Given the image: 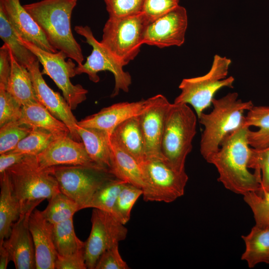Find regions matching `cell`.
Returning a JSON list of instances; mask_svg holds the SVG:
<instances>
[{
	"label": "cell",
	"mask_w": 269,
	"mask_h": 269,
	"mask_svg": "<svg viewBox=\"0 0 269 269\" xmlns=\"http://www.w3.org/2000/svg\"><path fill=\"white\" fill-rule=\"evenodd\" d=\"M170 104L163 95H156L153 104L139 115L145 144V160H164L161 152V143L166 115Z\"/></svg>",
	"instance_id": "cell-17"
},
{
	"label": "cell",
	"mask_w": 269,
	"mask_h": 269,
	"mask_svg": "<svg viewBox=\"0 0 269 269\" xmlns=\"http://www.w3.org/2000/svg\"><path fill=\"white\" fill-rule=\"evenodd\" d=\"M0 37L7 45L15 59L22 66L27 68L37 60L36 56L21 43L1 6Z\"/></svg>",
	"instance_id": "cell-29"
},
{
	"label": "cell",
	"mask_w": 269,
	"mask_h": 269,
	"mask_svg": "<svg viewBox=\"0 0 269 269\" xmlns=\"http://www.w3.org/2000/svg\"><path fill=\"white\" fill-rule=\"evenodd\" d=\"M6 171L21 213L34 210L43 200H48L60 192L55 177L48 168L39 167L35 156L26 155Z\"/></svg>",
	"instance_id": "cell-5"
},
{
	"label": "cell",
	"mask_w": 269,
	"mask_h": 269,
	"mask_svg": "<svg viewBox=\"0 0 269 269\" xmlns=\"http://www.w3.org/2000/svg\"><path fill=\"white\" fill-rule=\"evenodd\" d=\"M21 43L30 50L43 66L42 74L49 76L62 91L63 96L72 110L87 99L88 90L80 84L74 85L70 78L74 77L75 64L61 51L56 53L44 50L19 37Z\"/></svg>",
	"instance_id": "cell-10"
},
{
	"label": "cell",
	"mask_w": 269,
	"mask_h": 269,
	"mask_svg": "<svg viewBox=\"0 0 269 269\" xmlns=\"http://www.w3.org/2000/svg\"><path fill=\"white\" fill-rule=\"evenodd\" d=\"M244 126L259 128L256 131L250 129L248 131V140L250 146L256 149L269 147V106H253L245 117Z\"/></svg>",
	"instance_id": "cell-28"
},
{
	"label": "cell",
	"mask_w": 269,
	"mask_h": 269,
	"mask_svg": "<svg viewBox=\"0 0 269 269\" xmlns=\"http://www.w3.org/2000/svg\"><path fill=\"white\" fill-rule=\"evenodd\" d=\"M249 128L243 125L229 134L208 161L216 167L218 180L226 189L243 195L261 189V175L249 170L251 151L248 140Z\"/></svg>",
	"instance_id": "cell-1"
},
{
	"label": "cell",
	"mask_w": 269,
	"mask_h": 269,
	"mask_svg": "<svg viewBox=\"0 0 269 269\" xmlns=\"http://www.w3.org/2000/svg\"><path fill=\"white\" fill-rule=\"evenodd\" d=\"M110 137L139 164L145 160V144L139 116L131 118L120 124Z\"/></svg>",
	"instance_id": "cell-23"
},
{
	"label": "cell",
	"mask_w": 269,
	"mask_h": 269,
	"mask_svg": "<svg viewBox=\"0 0 269 269\" xmlns=\"http://www.w3.org/2000/svg\"><path fill=\"white\" fill-rule=\"evenodd\" d=\"M242 237L246 248L241 259L247 263L250 268L261 263L269 264V227L255 225L249 234Z\"/></svg>",
	"instance_id": "cell-27"
},
{
	"label": "cell",
	"mask_w": 269,
	"mask_h": 269,
	"mask_svg": "<svg viewBox=\"0 0 269 269\" xmlns=\"http://www.w3.org/2000/svg\"><path fill=\"white\" fill-rule=\"evenodd\" d=\"M35 156L40 169L57 165H84L105 170L92 160L82 141H76L70 135L54 138Z\"/></svg>",
	"instance_id": "cell-14"
},
{
	"label": "cell",
	"mask_w": 269,
	"mask_h": 269,
	"mask_svg": "<svg viewBox=\"0 0 269 269\" xmlns=\"http://www.w3.org/2000/svg\"><path fill=\"white\" fill-rule=\"evenodd\" d=\"M18 121L21 124L31 128H38L49 132L54 138L70 135V131L67 126L52 115L38 101L22 106Z\"/></svg>",
	"instance_id": "cell-22"
},
{
	"label": "cell",
	"mask_w": 269,
	"mask_h": 269,
	"mask_svg": "<svg viewBox=\"0 0 269 269\" xmlns=\"http://www.w3.org/2000/svg\"><path fill=\"white\" fill-rule=\"evenodd\" d=\"M127 263L122 259L119 244L106 250L98 259L95 269H128Z\"/></svg>",
	"instance_id": "cell-41"
},
{
	"label": "cell",
	"mask_w": 269,
	"mask_h": 269,
	"mask_svg": "<svg viewBox=\"0 0 269 269\" xmlns=\"http://www.w3.org/2000/svg\"><path fill=\"white\" fill-rule=\"evenodd\" d=\"M213 109L203 113L198 118L204 127L200 140V153L208 162L219 150L224 139L231 133L244 125V113L254 106L251 101H243L238 94L229 93L220 99L214 98Z\"/></svg>",
	"instance_id": "cell-3"
},
{
	"label": "cell",
	"mask_w": 269,
	"mask_h": 269,
	"mask_svg": "<svg viewBox=\"0 0 269 269\" xmlns=\"http://www.w3.org/2000/svg\"><path fill=\"white\" fill-rule=\"evenodd\" d=\"M53 225L43 217L37 209L31 213L29 228L31 233L35 254L36 269H55L57 256L53 237Z\"/></svg>",
	"instance_id": "cell-20"
},
{
	"label": "cell",
	"mask_w": 269,
	"mask_h": 269,
	"mask_svg": "<svg viewBox=\"0 0 269 269\" xmlns=\"http://www.w3.org/2000/svg\"><path fill=\"white\" fill-rule=\"evenodd\" d=\"M110 172L118 179L143 189L145 182L143 173L137 161L125 151L110 136Z\"/></svg>",
	"instance_id": "cell-21"
},
{
	"label": "cell",
	"mask_w": 269,
	"mask_h": 269,
	"mask_svg": "<svg viewBox=\"0 0 269 269\" xmlns=\"http://www.w3.org/2000/svg\"><path fill=\"white\" fill-rule=\"evenodd\" d=\"M179 2V0H143L142 12L150 23L176 7Z\"/></svg>",
	"instance_id": "cell-40"
},
{
	"label": "cell",
	"mask_w": 269,
	"mask_h": 269,
	"mask_svg": "<svg viewBox=\"0 0 269 269\" xmlns=\"http://www.w3.org/2000/svg\"><path fill=\"white\" fill-rule=\"evenodd\" d=\"M73 218L53 225V237L55 247L59 255L75 253L85 248V243L76 236Z\"/></svg>",
	"instance_id": "cell-30"
},
{
	"label": "cell",
	"mask_w": 269,
	"mask_h": 269,
	"mask_svg": "<svg viewBox=\"0 0 269 269\" xmlns=\"http://www.w3.org/2000/svg\"><path fill=\"white\" fill-rule=\"evenodd\" d=\"M54 139L53 135L48 131L32 128L29 134L18 143L12 150L26 155H37L43 151Z\"/></svg>",
	"instance_id": "cell-34"
},
{
	"label": "cell",
	"mask_w": 269,
	"mask_h": 269,
	"mask_svg": "<svg viewBox=\"0 0 269 269\" xmlns=\"http://www.w3.org/2000/svg\"><path fill=\"white\" fill-rule=\"evenodd\" d=\"M109 17L116 18L142 12L143 0H104Z\"/></svg>",
	"instance_id": "cell-38"
},
{
	"label": "cell",
	"mask_w": 269,
	"mask_h": 269,
	"mask_svg": "<svg viewBox=\"0 0 269 269\" xmlns=\"http://www.w3.org/2000/svg\"><path fill=\"white\" fill-rule=\"evenodd\" d=\"M142 194V189L126 183L119 195L112 214L125 225L130 219L134 205Z\"/></svg>",
	"instance_id": "cell-33"
},
{
	"label": "cell",
	"mask_w": 269,
	"mask_h": 269,
	"mask_svg": "<svg viewBox=\"0 0 269 269\" xmlns=\"http://www.w3.org/2000/svg\"><path fill=\"white\" fill-rule=\"evenodd\" d=\"M149 23L142 12L124 17H109L103 29L101 42L125 66L139 53Z\"/></svg>",
	"instance_id": "cell-7"
},
{
	"label": "cell",
	"mask_w": 269,
	"mask_h": 269,
	"mask_svg": "<svg viewBox=\"0 0 269 269\" xmlns=\"http://www.w3.org/2000/svg\"><path fill=\"white\" fill-rule=\"evenodd\" d=\"M11 261L10 253L3 242L0 243V269H6Z\"/></svg>",
	"instance_id": "cell-45"
},
{
	"label": "cell",
	"mask_w": 269,
	"mask_h": 269,
	"mask_svg": "<svg viewBox=\"0 0 269 269\" xmlns=\"http://www.w3.org/2000/svg\"><path fill=\"white\" fill-rule=\"evenodd\" d=\"M197 115L188 105L171 103L167 111L161 143L164 161L178 173L186 172V158L196 134Z\"/></svg>",
	"instance_id": "cell-4"
},
{
	"label": "cell",
	"mask_w": 269,
	"mask_h": 269,
	"mask_svg": "<svg viewBox=\"0 0 269 269\" xmlns=\"http://www.w3.org/2000/svg\"><path fill=\"white\" fill-rule=\"evenodd\" d=\"M22 106L6 91L0 86V127L12 121L19 119Z\"/></svg>",
	"instance_id": "cell-39"
},
{
	"label": "cell",
	"mask_w": 269,
	"mask_h": 269,
	"mask_svg": "<svg viewBox=\"0 0 269 269\" xmlns=\"http://www.w3.org/2000/svg\"><path fill=\"white\" fill-rule=\"evenodd\" d=\"M11 69L10 50L4 43L0 48V86L6 87Z\"/></svg>",
	"instance_id": "cell-43"
},
{
	"label": "cell",
	"mask_w": 269,
	"mask_h": 269,
	"mask_svg": "<svg viewBox=\"0 0 269 269\" xmlns=\"http://www.w3.org/2000/svg\"><path fill=\"white\" fill-rule=\"evenodd\" d=\"M10 57L11 69L6 91L22 106L38 101L28 69L17 61L11 51Z\"/></svg>",
	"instance_id": "cell-26"
},
{
	"label": "cell",
	"mask_w": 269,
	"mask_h": 269,
	"mask_svg": "<svg viewBox=\"0 0 269 269\" xmlns=\"http://www.w3.org/2000/svg\"><path fill=\"white\" fill-rule=\"evenodd\" d=\"M248 167L261 177V189L258 193L269 191V147L256 149L251 147Z\"/></svg>",
	"instance_id": "cell-37"
},
{
	"label": "cell",
	"mask_w": 269,
	"mask_h": 269,
	"mask_svg": "<svg viewBox=\"0 0 269 269\" xmlns=\"http://www.w3.org/2000/svg\"><path fill=\"white\" fill-rule=\"evenodd\" d=\"M33 211L21 213L12 225L9 237L2 242L16 269H36L34 246L29 228V216Z\"/></svg>",
	"instance_id": "cell-18"
},
{
	"label": "cell",
	"mask_w": 269,
	"mask_h": 269,
	"mask_svg": "<svg viewBox=\"0 0 269 269\" xmlns=\"http://www.w3.org/2000/svg\"><path fill=\"white\" fill-rule=\"evenodd\" d=\"M85 248L68 255H57L55 269H86Z\"/></svg>",
	"instance_id": "cell-42"
},
{
	"label": "cell",
	"mask_w": 269,
	"mask_h": 269,
	"mask_svg": "<svg viewBox=\"0 0 269 269\" xmlns=\"http://www.w3.org/2000/svg\"><path fill=\"white\" fill-rule=\"evenodd\" d=\"M39 63L37 59L27 68L37 101L67 126L70 131V136L72 138L82 141L77 133L78 121L73 114L72 109L64 97L54 91L47 84L40 70Z\"/></svg>",
	"instance_id": "cell-15"
},
{
	"label": "cell",
	"mask_w": 269,
	"mask_h": 269,
	"mask_svg": "<svg viewBox=\"0 0 269 269\" xmlns=\"http://www.w3.org/2000/svg\"><path fill=\"white\" fill-rule=\"evenodd\" d=\"M26 155L19 152L10 151L1 153L0 155V175L10 167L21 161Z\"/></svg>",
	"instance_id": "cell-44"
},
{
	"label": "cell",
	"mask_w": 269,
	"mask_h": 269,
	"mask_svg": "<svg viewBox=\"0 0 269 269\" xmlns=\"http://www.w3.org/2000/svg\"><path fill=\"white\" fill-rule=\"evenodd\" d=\"M77 2V0H42L23 6L41 29L49 43L80 65L84 56L71 26V15Z\"/></svg>",
	"instance_id": "cell-2"
},
{
	"label": "cell",
	"mask_w": 269,
	"mask_h": 269,
	"mask_svg": "<svg viewBox=\"0 0 269 269\" xmlns=\"http://www.w3.org/2000/svg\"><path fill=\"white\" fill-rule=\"evenodd\" d=\"M187 25V11L179 5L148 24L144 34L143 44L160 48L180 46L184 42Z\"/></svg>",
	"instance_id": "cell-13"
},
{
	"label": "cell",
	"mask_w": 269,
	"mask_h": 269,
	"mask_svg": "<svg viewBox=\"0 0 269 269\" xmlns=\"http://www.w3.org/2000/svg\"><path fill=\"white\" fill-rule=\"evenodd\" d=\"M0 128V154L13 150L32 129L18 120L7 122Z\"/></svg>",
	"instance_id": "cell-35"
},
{
	"label": "cell",
	"mask_w": 269,
	"mask_h": 269,
	"mask_svg": "<svg viewBox=\"0 0 269 269\" xmlns=\"http://www.w3.org/2000/svg\"><path fill=\"white\" fill-rule=\"evenodd\" d=\"M155 100V96L137 102L116 103L78 121V125L99 129L111 135L118 125L131 118L140 115Z\"/></svg>",
	"instance_id": "cell-16"
},
{
	"label": "cell",
	"mask_w": 269,
	"mask_h": 269,
	"mask_svg": "<svg viewBox=\"0 0 269 269\" xmlns=\"http://www.w3.org/2000/svg\"><path fill=\"white\" fill-rule=\"evenodd\" d=\"M243 196L244 201L253 213L256 226L269 227V191L261 193L249 192Z\"/></svg>",
	"instance_id": "cell-36"
},
{
	"label": "cell",
	"mask_w": 269,
	"mask_h": 269,
	"mask_svg": "<svg viewBox=\"0 0 269 269\" xmlns=\"http://www.w3.org/2000/svg\"><path fill=\"white\" fill-rule=\"evenodd\" d=\"M0 243L7 239L13 224L18 219L21 210L13 194L7 172L0 175Z\"/></svg>",
	"instance_id": "cell-25"
},
{
	"label": "cell",
	"mask_w": 269,
	"mask_h": 269,
	"mask_svg": "<svg viewBox=\"0 0 269 269\" xmlns=\"http://www.w3.org/2000/svg\"><path fill=\"white\" fill-rule=\"evenodd\" d=\"M48 202L41 213L46 220L53 225L73 218L74 214L81 210L76 202L61 192L54 195Z\"/></svg>",
	"instance_id": "cell-31"
},
{
	"label": "cell",
	"mask_w": 269,
	"mask_h": 269,
	"mask_svg": "<svg viewBox=\"0 0 269 269\" xmlns=\"http://www.w3.org/2000/svg\"><path fill=\"white\" fill-rule=\"evenodd\" d=\"M20 0H0L1 6L19 37L48 52L58 51L48 42L31 15L20 3Z\"/></svg>",
	"instance_id": "cell-19"
},
{
	"label": "cell",
	"mask_w": 269,
	"mask_h": 269,
	"mask_svg": "<svg viewBox=\"0 0 269 269\" xmlns=\"http://www.w3.org/2000/svg\"><path fill=\"white\" fill-rule=\"evenodd\" d=\"M77 133L92 160L101 167L110 172V135L99 129L79 126Z\"/></svg>",
	"instance_id": "cell-24"
},
{
	"label": "cell",
	"mask_w": 269,
	"mask_h": 269,
	"mask_svg": "<svg viewBox=\"0 0 269 269\" xmlns=\"http://www.w3.org/2000/svg\"><path fill=\"white\" fill-rule=\"evenodd\" d=\"M145 187V201L170 203L182 196L188 180L186 172L178 173L162 159H146L140 163Z\"/></svg>",
	"instance_id": "cell-11"
},
{
	"label": "cell",
	"mask_w": 269,
	"mask_h": 269,
	"mask_svg": "<svg viewBox=\"0 0 269 269\" xmlns=\"http://www.w3.org/2000/svg\"><path fill=\"white\" fill-rule=\"evenodd\" d=\"M231 64V59L216 54L207 73L182 80L179 85L181 92L173 103L191 105L198 118L211 105L218 91L224 87L233 88L234 78L227 77Z\"/></svg>",
	"instance_id": "cell-6"
},
{
	"label": "cell",
	"mask_w": 269,
	"mask_h": 269,
	"mask_svg": "<svg viewBox=\"0 0 269 269\" xmlns=\"http://www.w3.org/2000/svg\"><path fill=\"white\" fill-rule=\"evenodd\" d=\"M126 183L116 177L110 179L95 192L85 208H96L113 214L117 198Z\"/></svg>",
	"instance_id": "cell-32"
},
{
	"label": "cell",
	"mask_w": 269,
	"mask_h": 269,
	"mask_svg": "<svg viewBox=\"0 0 269 269\" xmlns=\"http://www.w3.org/2000/svg\"><path fill=\"white\" fill-rule=\"evenodd\" d=\"M74 30L77 34L83 36L85 38V42L93 48L86 62L76 67V75L87 74L91 81L97 83L100 80L98 75L99 72L110 71L115 78V87L111 97L118 95L120 90L128 92L132 78L129 73L124 70V66L101 41L95 38L90 27L77 25Z\"/></svg>",
	"instance_id": "cell-9"
},
{
	"label": "cell",
	"mask_w": 269,
	"mask_h": 269,
	"mask_svg": "<svg viewBox=\"0 0 269 269\" xmlns=\"http://www.w3.org/2000/svg\"><path fill=\"white\" fill-rule=\"evenodd\" d=\"M92 228L85 245L87 269H95L97 262L106 250L125 240L128 230L112 213L93 208Z\"/></svg>",
	"instance_id": "cell-12"
},
{
	"label": "cell",
	"mask_w": 269,
	"mask_h": 269,
	"mask_svg": "<svg viewBox=\"0 0 269 269\" xmlns=\"http://www.w3.org/2000/svg\"><path fill=\"white\" fill-rule=\"evenodd\" d=\"M48 169L57 180L60 192L76 202L81 210L86 208L98 189L115 177L109 171L84 165H57Z\"/></svg>",
	"instance_id": "cell-8"
}]
</instances>
